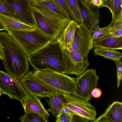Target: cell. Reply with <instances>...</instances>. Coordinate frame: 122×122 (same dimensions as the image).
I'll return each mask as SVG.
<instances>
[{"label":"cell","mask_w":122,"mask_h":122,"mask_svg":"<svg viewBox=\"0 0 122 122\" xmlns=\"http://www.w3.org/2000/svg\"><path fill=\"white\" fill-rule=\"evenodd\" d=\"M2 63L8 74L20 80L28 71V57L17 41L6 31H0Z\"/></svg>","instance_id":"cell-1"},{"label":"cell","mask_w":122,"mask_h":122,"mask_svg":"<svg viewBox=\"0 0 122 122\" xmlns=\"http://www.w3.org/2000/svg\"><path fill=\"white\" fill-rule=\"evenodd\" d=\"M34 71L49 69L65 74L63 49L56 41H53L28 57Z\"/></svg>","instance_id":"cell-2"},{"label":"cell","mask_w":122,"mask_h":122,"mask_svg":"<svg viewBox=\"0 0 122 122\" xmlns=\"http://www.w3.org/2000/svg\"><path fill=\"white\" fill-rule=\"evenodd\" d=\"M7 31L22 48L28 57L53 41L36 28L33 30Z\"/></svg>","instance_id":"cell-3"},{"label":"cell","mask_w":122,"mask_h":122,"mask_svg":"<svg viewBox=\"0 0 122 122\" xmlns=\"http://www.w3.org/2000/svg\"><path fill=\"white\" fill-rule=\"evenodd\" d=\"M30 10L36 27L53 41L56 40L71 20L70 17L59 18L46 15L30 5Z\"/></svg>","instance_id":"cell-4"},{"label":"cell","mask_w":122,"mask_h":122,"mask_svg":"<svg viewBox=\"0 0 122 122\" xmlns=\"http://www.w3.org/2000/svg\"><path fill=\"white\" fill-rule=\"evenodd\" d=\"M33 72L36 77L62 94H72L76 78L49 69L34 71Z\"/></svg>","instance_id":"cell-5"},{"label":"cell","mask_w":122,"mask_h":122,"mask_svg":"<svg viewBox=\"0 0 122 122\" xmlns=\"http://www.w3.org/2000/svg\"><path fill=\"white\" fill-rule=\"evenodd\" d=\"M20 81L24 89L30 95L44 98L62 94L36 77L32 71H28Z\"/></svg>","instance_id":"cell-6"},{"label":"cell","mask_w":122,"mask_h":122,"mask_svg":"<svg viewBox=\"0 0 122 122\" xmlns=\"http://www.w3.org/2000/svg\"><path fill=\"white\" fill-rule=\"evenodd\" d=\"M99 79L95 69L86 70L81 76L76 78L72 95L89 101L92 99L91 92L97 87Z\"/></svg>","instance_id":"cell-7"},{"label":"cell","mask_w":122,"mask_h":122,"mask_svg":"<svg viewBox=\"0 0 122 122\" xmlns=\"http://www.w3.org/2000/svg\"><path fill=\"white\" fill-rule=\"evenodd\" d=\"M0 90L2 94L20 102L30 95L23 87L20 80L0 70Z\"/></svg>","instance_id":"cell-8"},{"label":"cell","mask_w":122,"mask_h":122,"mask_svg":"<svg viewBox=\"0 0 122 122\" xmlns=\"http://www.w3.org/2000/svg\"><path fill=\"white\" fill-rule=\"evenodd\" d=\"M92 41L91 31L81 23L75 31L71 49L84 60H88V54L93 49Z\"/></svg>","instance_id":"cell-9"},{"label":"cell","mask_w":122,"mask_h":122,"mask_svg":"<svg viewBox=\"0 0 122 122\" xmlns=\"http://www.w3.org/2000/svg\"><path fill=\"white\" fill-rule=\"evenodd\" d=\"M66 106L74 114L92 122L96 118L95 108L89 102L72 94H63Z\"/></svg>","instance_id":"cell-10"},{"label":"cell","mask_w":122,"mask_h":122,"mask_svg":"<svg viewBox=\"0 0 122 122\" xmlns=\"http://www.w3.org/2000/svg\"><path fill=\"white\" fill-rule=\"evenodd\" d=\"M63 49L65 74L75 75L77 77L80 76L89 65L88 60H84L71 49L69 50Z\"/></svg>","instance_id":"cell-11"},{"label":"cell","mask_w":122,"mask_h":122,"mask_svg":"<svg viewBox=\"0 0 122 122\" xmlns=\"http://www.w3.org/2000/svg\"><path fill=\"white\" fill-rule=\"evenodd\" d=\"M82 23L91 31L99 26V8L83 0H77Z\"/></svg>","instance_id":"cell-12"},{"label":"cell","mask_w":122,"mask_h":122,"mask_svg":"<svg viewBox=\"0 0 122 122\" xmlns=\"http://www.w3.org/2000/svg\"><path fill=\"white\" fill-rule=\"evenodd\" d=\"M5 0L14 11L19 21L36 27L31 14L30 5L27 0Z\"/></svg>","instance_id":"cell-13"},{"label":"cell","mask_w":122,"mask_h":122,"mask_svg":"<svg viewBox=\"0 0 122 122\" xmlns=\"http://www.w3.org/2000/svg\"><path fill=\"white\" fill-rule=\"evenodd\" d=\"M25 113L33 112L39 115L46 122H48L50 115L44 108L40 100L36 96L30 95L21 102Z\"/></svg>","instance_id":"cell-14"},{"label":"cell","mask_w":122,"mask_h":122,"mask_svg":"<svg viewBox=\"0 0 122 122\" xmlns=\"http://www.w3.org/2000/svg\"><path fill=\"white\" fill-rule=\"evenodd\" d=\"M93 122H122V102L115 101Z\"/></svg>","instance_id":"cell-15"},{"label":"cell","mask_w":122,"mask_h":122,"mask_svg":"<svg viewBox=\"0 0 122 122\" xmlns=\"http://www.w3.org/2000/svg\"><path fill=\"white\" fill-rule=\"evenodd\" d=\"M79 24L73 20L69 22L56 40L63 49L70 50L75 31Z\"/></svg>","instance_id":"cell-16"},{"label":"cell","mask_w":122,"mask_h":122,"mask_svg":"<svg viewBox=\"0 0 122 122\" xmlns=\"http://www.w3.org/2000/svg\"><path fill=\"white\" fill-rule=\"evenodd\" d=\"M93 48H99L113 50H122V37L109 35L92 41Z\"/></svg>","instance_id":"cell-17"},{"label":"cell","mask_w":122,"mask_h":122,"mask_svg":"<svg viewBox=\"0 0 122 122\" xmlns=\"http://www.w3.org/2000/svg\"><path fill=\"white\" fill-rule=\"evenodd\" d=\"M33 6L48 16L59 18L67 17L52 0H42Z\"/></svg>","instance_id":"cell-18"},{"label":"cell","mask_w":122,"mask_h":122,"mask_svg":"<svg viewBox=\"0 0 122 122\" xmlns=\"http://www.w3.org/2000/svg\"><path fill=\"white\" fill-rule=\"evenodd\" d=\"M0 21L7 31L33 30L36 28L26 24L14 18L0 14Z\"/></svg>","instance_id":"cell-19"},{"label":"cell","mask_w":122,"mask_h":122,"mask_svg":"<svg viewBox=\"0 0 122 122\" xmlns=\"http://www.w3.org/2000/svg\"><path fill=\"white\" fill-rule=\"evenodd\" d=\"M48 97L49 100H46L49 107L47 111L56 117L61 112L65 105L64 97L63 94H61Z\"/></svg>","instance_id":"cell-20"},{"label":"cell","mask_w":122,"mask_h":122,"mask_svg":"<svg viewBox=\"0 0 122 122\" xmlns=\"http://www.w3.org/2000/svg\"><path fill=\"white\" fill-rule=\"evenodd\" d=\"M70 15L73 20L79 25L82 22L77 0H66Z\"/></svg>","instance_id":"cell-21"},{"label":"cell","mask_w":122,"mask_h":122,"mask_svg":"<svg viewBox=\"0 0 122 122\" xmlns=\"http://www.w3.org/2000/svg\"><path fill=\"white\" fill-rule=\"evenodd\" d=\"M94 51L93 54L95 55L101 56L114 61L120 59L122 57L121 53L115 50L96 48L94 49Z\"/></svg>","instance_id":"cell-22"},{"label":"cell","mask_w":122,"mask_h":122,"mask_svg":"<svg viewBox=\"0 0 122 122\" xmlns=\"http://www.w3.org/2000/svg\"><path fill=\"white\" fill-rule=\"evenodd\" d=\"M103 7L109 9L112 15V20H113L122 12V0H107L103 4Z\"/></svg>","instance_id":"cell-23"},{"label":"cell","mask_w":122,"mask_h":122,"mask_svg":"<svg viewBox=\"0 0 122 122\" xmlns=\"http://www.w3.org/2000/svg\"><path fill=\"white\" fill-rule=\"evenodd\" d=\"M0 14L19 20L17 16L5 0H0Z\"/></svg>","instance_id":"cell-24"},{"label":"cell","mask_w":122,"mask_h":122,"mask_svg":"<svg viewBox=\"0 0 122 122\" xmlns=\"http://www.w3.org/2000/svg\"><path fill=\"white\" fill-rule=\"evenodd\" d=\"M19 119L21 122H46L41 116L33 112L25 113Z\"/></svg>","instance_id":"cell-25"},{"label":"cell","mask_w":122,"mask_h":122,"mask_svg":"<svg viewBox=\"0 0 122 122\" xmlns=\"http://www.w3.org/2000/svg\"><path fill=\"white\" fill-rule=\"evenodd\" d=\"M110 25L103 28L99 26L94 30L91 31L92 40L110 35Z\"/></svg>","instance_id":"cell-26"},{"label":"cell","mask_w":122,"mask_h":122,"mask_svg":"<svg viewBox=\"0 0 122 122\" xmlns=\"http://www.w3.org/2000/svg\"><path fill=\"white\" fill-rule=\"evenodd\" d=\"M67 17H70L66 0H52Z\"/></svg>","instance_id":"cell-27"},{"label":"cell","mask_w":122,"mask_h":122,"mask_svg":"<svg viewBox=\"0 0 122 122\" xmlns=\"http://www.w3.org/2000/svg\"><path fill=\"white\" fill-rule=\"evenodd\" d=\"M117 69V88L120 86L122 79V63L120 59L114 61Z\"/></svg>","instance_id":"cell-28"},{"label":"cell","mask_w":122,"mask_h":122,"mask_svg":"<svg viewBox=\"0 0 122 122\" xmlns=\"http://www.w3.org/2000/svg\"><path fill=\"white\" fill-rule=\"evenodd\" d=\"M111 30L117 29L122 26V12L114 20H112L109 24Z\"/></svg>","instance_id":"cell-29"},{"label":"cell","mask_w":122,"mask_h":122,"mask_svg":"<svg viewBox=\"0 0 122 122\" xmlns=\"http://www.w3.org/2000/svg\"><path fill=\"white\" fill-rule=\"evenodd\" d=\"M71 116L62 111L59 115L56 117V122H71Z\"/></svg>","instance_id":"cell-30"},{"label":"cell","mask_w":122,"mask_h":122,"mask_svg":"<svg viewBox=\"0 0 122 122\" xmlns=\"http://www.w3.org/2000/svg\"><path fill=\"white\" fill-rule=\"evenodd\" d=\"M89 121L85 118L74 114L71 116V122H87Z\"/></svg>","instance_id":"cell-31"},{"label":"cell","mask_w":122,"mask_h":122,"mask_svg":"<svg viewBox=\"0 0 122 122\" xmlns=\"http://www.w3.org/2000/svg\"><path fill=\"white\" fill-rule=\"evenodd\" d=\"M110 35L116 37H122V26L111 30Z\"/></svg>","instance_id":"cell-32"},{"label":"cell","mask_w":122,"mask_h":122,"mask_svg":"<svg viewBox=\"0 0 122 122\" xmlns=\"http://www.w3.org/2000/svg\"><path fill=\"white\" fill-rule=\"evenodd\" d=\"M102 93L101 90L96 87L92 90L91 92V95L92 97L95 98H97L101 97Z\"/></svg>","instance_id":"cell-33"},{"label":"cell","mask_w":122,"mask_h":122,"mask_svg":"<svg viewBox=\"0 0 122 122\" xmlns=\"http://www.w3.org/2000/svg\"><path fill=\"white\" fill-rule=\"evenodd\" d=\"M90 4L99 8L103 7V4L102 0H92Z\"/></svg>","instance_id":"cell-34"},{"label":"cell","mask_w":122,"mask_h":122,"mask_svg":"<svg viewBox=\"0 0 122 122\" xmlns=\"http://www.w3.org/2000/svg\"><path fill=\"white\" fill-rule=\"evenodd\" d=\"M62 111L71 116L74 114L70 109L66 106L65 104Z\"/></svg>","instance_id":"cell-35"},{"label":"cell","mask_w":122,"mask_h":122,"mask_svg":"<svg viewBox=\"0 0 122 122\" xmlns=\"http://www.w3.org/2000/svg\"><path fill=\"white\" fill-rule=\"evenodd\" d=\"M30 5L34 6L43 0H27Z\"/></svg>","instance_id":"cell-36"},{"label":"cell","mask_w":122,"mask_h":122,"mask_svg":"<svg viewBox=\"0 0 122 122\" xmlns=\"http://www.w3.org/2000/svg\"><path fill=\"white\" fill-rule=\"evenodd\" d=\"M3 53L2 48L0 45V59L1 60L3 59Z\"/></svg>","instance_id":"cell-37"},{"label":"cell","mask_w":122,"mask_h":122,"mask_svg":"<svg viewBox=\"0 0 122 122\" xmlns=\"http://www.w3.org/2000/svg\"><path fill=\"white\" fill-rule=\"evenodd\" d=\"M2 30H5V29L0 21V31Z\"/></svg>","instance_id":"cell-38"},{"label":"cell","mask_w":122,"mask_h":122,"mask_svg":"<svg viewBox=\"0 0 122 122\" xmlns=\"http://www.w3.org/2000/svg\"><path fill=\"white\" fill-rule=\"evenodd\" d=\"M86 3L90 4V3L92 0H83Z\"/></svg>","instance_id":"cell-39"},{"label":"cell","mask_w":122,"mask_h":122,"mask_svg":"<svg viewBox=\"0 0 122 122\" xmlns=\"http://www.w3.org/2000/svg\"><path fill=\"white\" fill-rule=\"evenodd\" d=\"M102 0L103 2V4H104L106 1L107 0Z\"/></svg>","instance_id":"cell-40"},{"label":"cell","mask_w":122,"mask_h":122,"mask_svg":"<svg viewBox=\"0 0 122 122\" xmlns=\"http://www.w3.org/2000/svg\"><path fill=\"white\" fill-rule=\"evenodd\" d=\"M2 94V92L0 90V98L1 95Z\"/></svg>","instance_id":"cell-41"},{"label":"cell","mask_w":122,"mask_h":122,"mask_svg":"<svg viewBox=\"0 0 122 122\" xmlns=\"http://www.w3.org/2000/svg\"></svg>","instance_id":"cell-42"}]
</instances>
